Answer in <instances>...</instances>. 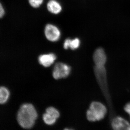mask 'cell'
<instances>
[{"instance_id": "9a60e30c", "label": "cell", "mask_w": 130, "mask_h": 130, "mask_svg": "<svg viewBox=\"0 0 130 130\" xmlns=\"http://www.w3.org/2000/svg\"><path fill=\"white\" fill-rule=\"evenodd\" d=\"M124 110L130 116V102L128 103L124 106Z\"/></svg>"}, {"instance_id": "3957f363", "label": "cell", "mask_w": 130, "mask_h": 130, "mask_svg": "<svg viewBox=\"0 0 130 130\" xmlns=\"http://www.w3.org/2000/svg\"><path fill=\"white\" fill-rule=\"evenodd\" d=\"M43 34L45 39L51 42L59 41L62 37L60 28L55 24L48 23L44 26Z\"/></svg>"}, {"instance_id": "e0dca14e", "label": "cell", "mask_w": 130, "mask_h": 130, "mask_svg": "<svg viewBox=\"0 0 130 130\" xmlns=\"http://www.w3.org/2000/svg\"></svg>"}, {"instance_id": "ba28073f", "label": "cell", "mask_w": 130, "mask_h": 130, "mask_svg": "<svg viewBox=\"0 0 130 130\" xmlns=\"http://www.w3.org/2000/svg\"><path fill=\"white\" fill-rule=\"evenodd\" d=\"M81 43V41L78 38H72L70 37H66L63 42V48L65 50L70 48L72 50H75L79 47Z\"/></svg>"}, {"instance_id": "52a82bcc", "label": "cell", "mask_w": 130, "mask_h": 130, "mask_svg": "<svg viewBox=\"0 0 130 130\" xmlns=\"http://www.w3.org/2000/svg\"><path fill=\"white\" fill-rule=\"evenodd\" d=\"M112 128L113 130H130V124L122 117H117L113 120Z\"/></svg>"}, {"instance_id": "2e32d148", "label": "cell", "mask_w": 130, "mask_h": 130, "mask_svg": "<svg viewBox=\"0 0 130 130\" xmlns=\"http://www.w3.org/2000/svg\"><path fill=\"white\" fill-rule=\"evenodd\" d=\"M64 130H73L72 129H68V128H66Z\"/></svg>"}, {"instance_id": "8992f818", "label": "cell", "mask_w": 130, "mask_h": 130, "mask_svg": "<svg viewBox=\"0 0 130 130\" xmlns=\"http://www.w3.org/2000/svg\"><path fill=\"white\" fill-rule=\"evenodd\" d=\"M93 59L96 67H105L107 56L104 49L101 47L96 49L93 54Z\"/></svg>"}, {"instance_id": "8fae6325", "label": "cell", "mask_w": 130, "mask_h": 130, "mask_svg": "<svg viewBox=\"0 0 130 130\" xmlns=\"http://www.w3.org/2000/svg\"><path fill=\"white\" fill-rule=\"evenodd\" d=\"M45 0H28V2L31 7L37 9L41 7L44 4Z\"/></svg>"}, {"instance_id": "9c48e42d", "label": "cell", "mask_w": 130, "mask_h": 130, "mask_svg": "<svg viewBox=\"0 0 130 130\" xmlns=\"http://www.w3.org/2000/svg\"><path fill=\"white\" fill-rule=\"evenodd\" d=\"M56 56L53 53L44 54L41 55L38 58V61L40 64L45 67L51 66L56 59Z\"/></svg>"}, {"instance_id": "5b68a950", "label": "cell", "mask_w": 130, "mask_h": 130, "mask_svg": "<svg viewBox=\"0 0 130 130\" xmlns=\"http://www.w3.org/2000/svg\"><path fill=\"white\" fill-rule=\"evenodd\" d=\"M44 4L47 11L52 15H58L63 11V5L59 0H45Z\"/></svg>"}, {"instance_id": "6da1fadb", "label": "cell", "mask_w": 130, "mask_h": 130, "mask_svg": "<svg viewBox=\"0 0 130 130\" xmlns=\"http://www.w3.org/2000/svg\"><path fill=\"white\" fill-rule=\"evenodd\" d=\"M37 112L31 104L25 103L21 106L17 114V120L21 127L25 129L32 128L37 119Z\"/></svg>"}, {"instance_id": "277c9868", "label": "cell", "mask_w": 130, "mask_h": 130, "mask_svg": "<svg viewBox=\"0 0 130 130\" xmlns=\"http://www.w3.org/2000/svg\"><path fill=\"white\" fill-rule=\"evenodd\" d=\"M71 71V68L68 65L61 62L57 63L53 70V77L56 79L66 78L70 75Z\"/></svg>"}, {"instance_id": "5bb4252c", "label": "cell", "mask_w": 130, "mask_h": 130, "mask_svg": "<svg viewBox=\"0 0 130 130\" xmlns=\"http://www.w3.org/2000/svg\"><path fill=\"white\" fill-rule=\"evenodd\" d=\"M6 14V10L4 5L0 2V19L3 18Z\"/></svg>"}, {"instance_id": "7a4b0ae2", "label": "cell", "mask_w": 130, "mask_h": 130, "mask_svg": "<svg viewBox=\"0 0 130 130\" xmlns=\"http://www.w3.org/2000/svg\"><path fill=\"white\" fill-rule=\"evenodd\" d=\"M107 112L106 107L103 104L98 102H93L87 111L86 116L89 121H100L104 118Z\"/></svg>"}, {"instance_id": "4fadbf2b", "label": "cell", "mask_w": 130, "mask_h": 130, "mask_svg": "<svg viewBox=\"0 0 130 130\" xmlns=\"http://www.w3.org/2000/svg\"><path fill=\"white\" fill-rule=\"evenodd\" d=\"M46 112L50 115L55 118L57 119L60 116V113L58 110L54 107H48L46 110Z\"/></svg>"}, {"instance_id": "30bf717a", "label": "cell", "mask_w": 130, "mask_h": 130, "mask_svg": "<svg viewBox=\"0 0 130 130\" xmlns=\"http://www.w3.org/2000/svg\"><path fill=\"white\" fill-rule=\"evenodd\" d=\"M9 96V90L4 86H1L0 89V103L5 104L7 101Z\"/></svg>"}, {"instance_id": "7c38bea8", "label": "cell", "mask_w": 130, "mask_h": 130, "mask_svg": "<svg viewBox=\"0 0 130 130\" xmlns=\"http://www.w3.org/2000/svg\"><path fill=\"white\" fill-rule=\"evenodd\" d=\"M43 119L45 124L48 125H52L56 122L57 119L48 113L45 112L43 115Z\"/></svg>"}]
</instances>
